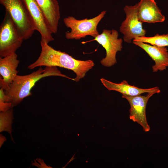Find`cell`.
<instances>
[{"instance_id": "52a82bcc", "label": "cell", "mask_w": 168, "mask_h": 168, "mask_svg": "<svg viewBox=\"0 0 168 168\" xmlns=\"http://www.w3.org/2000/svg\"><path fill=\"white\" fill-rule=\"evenodd\" d=\"M124 10L126 18L121 23L119 31L124 35V41L131 43L137 37L145 36L146 31L138 18L137 4L133 6H126Z\"/></svg>"}, {"instance_id": "2e32d148", "label": "cell", "mask_w": 168, "mask_h": 168, "mask_svg": "<svg viewBox=\"0 0 168 168\" xmlns=\"http://www.w3.org/2000/svg\"><path fill=\"white\" fill-rule=\"evenodd\" d=\"M133 41L142 42L159 46H168V34L160 35L156 34L152 37H138Z\"/></svg>"}, {"instance_id": "7a4b0ae2", "label": "cell", "mask_w": 168, "mask_h": 168, "mask_svg": "<svg viewBox=\"0 0 168 168\" xmlns=\"http://www.w3.org/2000/svg\"><path fill=\"white\" fill-rule=\"evenodd\" d=\"M57 76L73 80L72 78L63 74L56 67H40L37 70L26 75H17L10 84L9 88L5 90L8 98V103L12 108L19 104L24 98L32 95L31 90L35 83L43 78Z\"/></svg>"}, {"instance_id": "5bb4252c", "label": "cell", "mask_w": 168, "mask_h": 168, "mask_svg": "<svg viewBox=\"0 0 168 168\" xmlns=\"http://www.w3.org/2000/svg\"><path fill=\"white\" fill-rule=\"evenodd\" d=\"M100 81L104 86L108 90L116 91L122 95L128 96H135L145 93L154 92L158 93L161 91L157 86L148 89L141 88L129 84L125 80H124L119 83L112 82L103 78L100 79Z\"/></svg>"}, {"instance_id": "8fae6325", "label": "cell", "mask_w": 168, "mask_h": 168, "mask_svg": "<svg viewBox=\"0 0 168 168\" xmlns=\"http://www.w3.org/2000/svg\"><path fill=\"white\" fill-rule=\"evenodd\" d=\"M137 5L138 18L142 23L162 22L165 21V16L154 0H140Z\"/></svg>"}, {"instance_id": "30bf717a", "label": "cell", "mask_w": 168, "mask_h": 168, "mask_svg": "<svg viewBox=\"0 0 168 168\" xmlns=\"http://www.w3.org/2000/svg\"><path fill=\"white\" fill-rule=\"evenodd\" d=\"M16 52L7 56L0 57V86L5 90L8 89L17 75L16 69L20 61Z\"/></svg>"}, {"instance_id": "5b68a950", "label": "cell", "mask_w": 168, "mask_h": 168, "mask_svg": "<svg viewBox=\"0 0 168 168\" xmlns=\"http://www.w3.org/2000/svg\"><path fill=\"white\" fill-rule=\"evenodd\" d=\"M23 40L9 14L6 11L0 26V57L16 52L21 46Z\"/></svg>"}, {"instance_id": "4fadbf2b", "label": "cell", "mask_w": 168, "mask_h": 168, "mask_svg": "<svg viewBox=\"0 0 168 168\" xmlns=\"http://www.w3.org/2000/svg\"><path fill=\"white\" fill-rule=\"evenodd\" d=\"M40 7L45 21L52 34L58 31L60 18L59 6L57 0H35Z\"/></svg>"}, {"instance_id": "9c48e42d", "label": "cell", "mask_w": 168, "mask_h": 168, "mask_svg": "<svg viewBox=\"0 0 168 168\" xmlns=\"http://www.w3.org/2000/svg\"><path fill=\"white\" fill-rule=\"evenodd\" d=\"M28 12L35 30L38 31L41 40L49 43L54 40L43 13L35 0H21Z\"/></svg>"}, {"instance_id": "9a60e30c", "label": "cell", "mask_w": 168, "mask_h": 168, "mask_svg": "<svg viewBox=\"0 0 168 168\" xmlns=\"http://www.w3.org/2000/svg\"><path fill=\"white\" fill-rule=\"evenodd\" d=\"M14 119L13 110L11 108L8 110L0 113V132L5 131L10 135L11 140L14 142L12 137V125Z\"/></svg>"}, {"instance_id": "7c38bea8", "label": "cell", "mask_w": 168, "mask_h": 168, "mask_svg": "<svg viewBox=\"0 0 168 168\" xmlns=\"http://www.w3.org/2000/svg\"><path fill=\"white\" fill-rule=\"evenodd\" d=\"M133 43L143 49L155 62L153 72L161 71L168 67V51L165 47L150 45L142 42L133 41Z\"/></svg>"}, {"instance_id": "6da1fadb", "label": "cell", "mask_w": 168, "mask_h": 168, "mask_svg": "<svg viewBox=\"0 0 168 168\" xmlns=\"http://www.w3.org/2000/svg\"><path fill=\"white\" fill-rule=\"evenodd\" d=\"M41 51L37 60L28 66L29 69L38 67H59L72 70L76 74L74 81L78 82L94 66V62L89 59H76L64 52L55 49L48 43L41 40Z\"/></svg>"}, {"instance_id": "e0dca14e", "label": "cell", "mask_w": 168, "mask_h": 168, "mask_svg": "<svg viewBox=\"0 0 168 168\" xmlns=\"http://www.w3.org/2000/svg\"><path fill=\"white\" fill-rule=\"evenodd\" d=\"M12 107L11 104L10 103L0 101V112L6 111Z\"/></svg>"}, {"instance_id": "3957f363", "label": "cell", "mask_w": 168, "mask_h": 168, "mask_svg": "<svg viewBox=\"0 0 168 168\" xmlns=\"http://www.w3.org/2000/svg\"><path fill=\"white\" fill-rule=\"evenodd\" d=\"M106 13V11H102L97 16L92 18L77 20L72 16L64 18L63 22L66 27L71 29L70 32L65 33L67 39L80 40L88 35L94 38L100 34L97 26Z\"/></svg>"}, {"instance_id": "8992f818", "label": "cell", "mask_w": 168, "mask_h": 168, "mask_svg": "<svg viewBox=\"0 0 168 168\" xmlns=\"http://www.w3.org/2000/svg\"><path fill=\"white\" fill-rule=\"evenodd\" d=\"M118 36L117 30L114 29L110 30L105 29L100 34L94 38V39L82 43L84 44L90 41H96L101 45L105 50L106 55L105 58L101 60L100 63L105 67H110L117 63L116 53L122 49L123 40L121 38H118Z\"/></svg>"}, {"instance_id": "ba28073f", "label": "cell", "mask_w": 168, "mask_h": 168, "mask_svg": "<svg viewBox=\"0 0 168 168\" xmlns=\"http://www.w3.org/2000/svg\"><path fill=\"white\" fill-rule=\"evenodd\" d=\"M155 93L154 92L148 93L145 96L140 95L130 96L122 95V97L126 99L130 105V119L140 124L145 132L150 130V127L147 123L146 116L147 103L149 98Z\"/></svg>"}, {"instance_id": "277c9868", "label": "cell", "mask_w": 168, "mask_h": 168, "mask_svg": "<svg viewBox=\"0 0 168 168\" xmlns=\"http://www.w3.org/2000/svg\"><path fill=\"white\" fill-rule=\"evenodd\" d=\"M24 40L29 39L35 30L21 0H0Z\"/></svg>"}]
</instances>
